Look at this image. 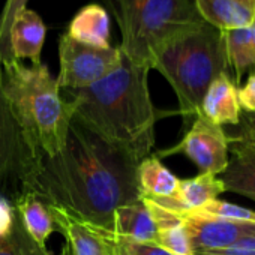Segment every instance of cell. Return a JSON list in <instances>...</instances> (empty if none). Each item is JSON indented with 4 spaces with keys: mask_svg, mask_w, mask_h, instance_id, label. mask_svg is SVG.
Here are the masks:
<instances>
[{
    "mask_svg": "<svg viewBox=\"0 0 255 255\" xmlns=\"http://www.w3.org/2000/svg\"><path fill=\"white\" fill-rule=\"evenodd\" d=\"M137 167L134 158L72 116L63 150L39 155L24 192L113 233L114 212L143 197Z\"/></svg>",
    "mask_w": 255,
    "mask_h": 255,
    "instance_id": "obj_1",
    "label": "cell"
},
{
    "mask_svg": "<svg viewBox=\"0 0 255 255\" xmlns=\"http://www.w3.org/2000/svg\"><path fill=\"white\" fill-rule=\"evenodd\" d=\"M149 71L123 56L102 80L86 89L69 90L72 116L137 162L147 158L155 144L159 117L147 86Z\"/></svg>",
    "mask_w": 255,
    "mask_h": 255,
    "instance_id": "obj_2",
    "label": "cell"
},
{
    "mask_svg": "<svg viewBox=\"0 0 255 255\" xmlns=\"http://www.w3.org/2000/svg\"><path fill=\"white\" fill-rule=\"evenodd\" d=\"M3 84L24 137L39 155L56 156L65 147L72 105L60 95L57 78L41 62L26 66L21 60L2 62Z\"/></svg>",
    "mask_w": 255,
    "mask_h": 255,
    "instance_id": "obj_3",
    "label": "cell"
},
{
    "mask_svg": "<svg viewBox=\"0 0 255 255\" xmlns=\"http://www.w3.org/2000/svg\"><path fill=\"white\" fill-rule=\"evenodd\" d=\"M150 69L159 71L173 87L179 113L183 117L197 116L207 87L228 69L222 32L203 23L162 45Z\"/></svg>",
    "mask_w": 255,
    "mask_h": 255,
    "instance_id": "obj_4",
    "label": "cell"
},
{
    "mask_svg": "<svg viewBox=\"0 0 255 255\" xmlns=\"http://www.w3.org/2000/svg\"><path fill=\"white\" fill-rule=\"evenodd\" d=\"M122 33V54L150 69L156 51L204 21L192 0H108Z\"/></svg>",
    "mask_w": 255,
    "mask_h": 255,
    "instance_id": "obj_5",
    "label": "cell"
},
{
    "mask_svg": "<svg viewBox=\"0 0 255 255\" xmlns=\"http://www.w3.org/2000/svg\"><path fill=\"white\" fill-rule=\"evenodd\" d=\"M36 161L5 92L0 62V195L15 204L24 194V182Z\"/></svg>",
    "mask_w": 255,
    "mask_h": 255,
    "instance_id": "obj_6",
    "label": "cell"
},
{
    "mask_svg": "<svg viewBox=\"0 0 255 255\" xmlns=\"http://www.w3.org/2000/svg\"><path fill=\"white\" fill-rule=\"evenodd\" d=\"M122 57L119 47L98 48L77 42L65 33L59 39V87L66 90L86 89L116 69Z\"/></svg>",
    "mask_w": 255,
    "mask_h": 255,
    "instance_id": "obj_7",
    "label": "cell"
},
{
    "mask_svg": "<svg viewBox=\"0 0 255 255\" xmlns=\"http://www.w3.org/2000/svg\"><path fill=\"white\" fill-rule=\"evenodd\" d=\"M195 117V122L185 134L183 140L177 146L162 150L159 155L183 153L201 173L215 176L222 174L230 161V135H227L222 126L210 122L203 114H197Z\"/></svg>",
    "mask_w": 255,
    "mask_h": 255,
    "instance_id": "obj_8",
    "label": "cell"
},
{
    "mask_svg": "<svg viewBox=\"0 0 255 255\" xmlns=\"http://www.w3.org/2000/svg\"><path fill=\"white\" fill-rule=\"evenodd\" d=\"M48 209L56 230L66 240L62 255H120L119 239L114 233L78 219L63 209L53 206Z\"/></svg>",
    "mask_w": 255,
    "mask_h": 255,
    "instance_id": "obj_9",
    "label": "cell"
},
{
    "mask_svg": "<svg viewBox=\"0 0 255 255\" xmlns=\"http://www.w3.org/2000/svg\"><path fill=\"white\" fill-rule=\"evenodd\" d=\"M182 216L194 255H206L227 249L242 237L255 233V224L233 222L194 213H186Z\"/></svg>",
    "mask_w": 255,
    "mask_h": 255,
    "instance_id": "obj_10",
    "label": "cell"
},
{
    "mask_svg": "<svg viewBox=\"0 0 255 255\" xmlns=\"http://www.w3.org/2000/svg\"><path fill=\"white\" fill-rule=\"evenodd\" d=\"M230 161L221 174L225 192L245 195L255 201V143L242 137H230Z\"/></svg>",
    "mask_w": 255,
    "mask_h": 255,
    "instance_id": "obj_11",
    "label": "cell"
},
{
    "mask_svg": "<svg viewBox=\"0 0 255 255\" xmlns=\"http://www.w3.org/2000/svg\"><path fill=\"white\" fill-rule=\"evenodd\" d=\"M225 192V186L215 174L200 173L192 179L180 180L179 189L174 197L168 198H150L161 207L179 215H186L204 206L206 203L216 200Z\"/></svg>",
    "mask_w": 255,
    "mask_h": 255,
    "instance_id": "obj_12",
    "label": "cell"
},
{
    "mask_svg": "<svg viewBox=\"0 0 255 255\" xmlns=\"http://www.w3.org/2000/svg\"><path fill=\"white\" fill-rule=\"evenodd\" d=\"M242 108L237 98V86L230 78L228 72L218 75L207 87L200 113L210 122L222 125H240Z\"/></svg>",
    "mask_w": 255,
    "mask_h": 255,
    "instance_id": "obj_13",
    "label": "cell"
},
{
    "mask_svg": "<svg viewBox=\"0 0 255 255\" xmlns=\"http://www.w3.org/2000/svg\"><path fill=\"white\" fill-rule=\"evenodd\" d=\"M47 35L42 18L32 9H24L11 29V56L17 60H30L32 65L41 63V53Z\"/></svg>",
    "mask_w": 255,
    "mask_h": 255,
    "instance_id": "obj_14",
    "label": "cell"
},
{
    "mask_svg": "<svg viewBox=\"0 0 255 255\" xmlns=\"http://www.w3.org/2000/svg\"><path fill=\"white\" fill-rule=\"evenodd\" d=\"M204 23L228 32L255 23V6L243 0H194Z\"/></svg>",
    "mask_w": 255,
    "mask_h": 255,
    "instance_id": "obj_15",
    "label": "cell"
},
{
    "mask_svg": "<svg viewBox=\"0 0 255 255\" xmlns=\"http://www.w3.org/2000/svg\"><path fill=\"white\" fill-rule=\"evenodd\" d=\"M113 233L125 240L156 243L158 228L143 197L114 212Z\"/></svg>",
    "mask_w": 255,
    "mask_h": 255,
    "instance_id": "obj_16",
    "label": "cell"
},
{
    "mask_svg": "<svg viewBox=\"0 0 255 255\" xmlns=\"http://www.w3.org/2000/svg\"><path fill=\"white\" fill-rule=\"evenodd\" d=\"M66 35L86 45L110 48L111 24L108 12L98 3H89L83 6L72 17Z\"/></svg>",
    "mask_w": 255,
    "mask_h": 255,
    "instance_id": "obj_17",
    "label": "cell"
},
{
    "mask_svg": "<svg viewBox=\"0 0 255 255\" xmlns=\"http://www.w3.org/2000/svg\"><path fill=\"white\" fill-rule=\"evenodd\" d=\"M228 68L234 71L236 86L243 74L255 71V23L246 27L222 32Z\"/></svg>",
    "mask_w": 255,
    "mask_h": 255,
    "instance_id": "obj_18",
    "label": "cell"
},
{
    "mask_svg": "<svg viewBox=\"0 0 255 255\" xmlns=\"http://www.w3.org/2000/svg\"><path fill=\"white\" fill-rule=\"evenodd\" d=\"M137 180L146 198L174 197L180 180L159 161L158 156L144 158L137 167Z\"/></svg>",
    "mask_w": 255,
    "mask_h": 255,
    "instance_id": "obj_19",
    "label": "cell"
},
{
    "mask_svg": "<svg viewBox=\"0 0 255 255\" xmlns=\"http://www.w3.org/2000/svg\"><path fill=\"white\" fill-rule=\"evenodd\" d=\"M15 209L29 236L41 246H47V239L56 231L48 206L33 194L24 192L17 201Z\"/></svg>",
    "mask_w": 255,
    "mask_h": 255,
    "instance_id": "obj_20",
    "label": "cell"
},
{
    "mask_svg": "<svg viewBox=\"0 0 255 255\" xmlns=\"http://www.w3.org/2000/svg\"><path fill=\"white\" fill-rule=\"evenodd\" d=\"M18 213V212H17ZM0 255H51L47 246L38 245L26 231L20 216L9 236L0 239Z\"/></svg>",
    "mask_w": 255,
    "mask_h": 255,
    "instance_id": "obj_21",
    "label": "cell"
},
{
    "mask_svg": "<svg viewBox=\"0 0 255 255\" xmlns=\"http://www.w3.org/2000/svg\"><path fill=\"white\" fill-rule=\"evenodd\" d=\"M194 215H203V216H212L219 218L225 221L233 222H246V224H255V210H251L248 207H242L239 204H233L225 200H212L201 206L200 209L189 212Z\"/></svg>",
    "mask_w": 255,
    "mask_h": 255,
    "instance_id": "obj_22",
    "label": "cell"
},
{
    "mask_svg": "<svg viewBox=\"0 0 255 255\" xmlns=\"http://www.w3.org/2000/svg\"><path fill=\"white\" fill-rule=\"evenodd\" d=\"M29 0H6L0 15V62L11 60V29L17 17L26 9Z\"/></svg>",
    "mask_w": 255,
    "mask_h": 255,
    "instance_id": "obj_23",
    "label": "cell"
},
{
    "mask_svg": "<svg viewBox=\"0 0 255 255\" xmlns=\"http://www.w3.org/2000/svg\"><path fill=\"white\" fill-rule=\"evenodd\" d=\"M119 251L120 255H174L156 243H140L125 239H119Z\"/></svg>",
    "mask_w": 255,
    "mask_h": 255,
    "instance_id": "obj_24",
    "label": "cell"
},
{
    "mask_svg": "<svg viewBox=\"0 0 255 255\" xmlns=\"http://www.w3.org/2000/svg\"><path fill=\"white\" fill-rule=\"evenodd\" d=\"M17 209L15 204L6 197L0 195V239H5L11 234L15 221H17Z\"/></svg>",
    "mask_w": 255,
    "mask_h": 255,
    "instance_id": "obj_25",
    "label": "cell"
},
{
    "mask_svg": "<svg viewBox=\"0 0 255 255\" xmlns=\"http://www.w3.org/2000/svg\"><path fill=\"white\" fill-rule=\"evenodd\" d=\"M237 98L240 108L246 111V114H255V71L248 77L246 83L237 89Z\"/></svg>",
    "mask_w": 255,
    "mask_h": 255,
    "instance_id": "obj_26",
    "label": "cell"
},
{
    "mask_svg": "<svg viewBox=\"0 0 255 255\" xmlns=\"http://www.w3.org/2000/svg\"><path fill=\"white\" fill-rule=\"evenodd\" d=\"M206 255H255V233L242 237L239 242H236L227 249L216 251Z\"/></svg>",
    "mask_w": 255,
    "mask_h": 255,
    "instance_id": "obj_27",
    "label": "cell"
},
{
    "mask_svg": "<svg viewBox=\"0 0 255 255\" xmlns=\"http://www.w3.org/2000/svg\"><path fill=\"white\" fill-rule=\"evenodd\" d=\"M242 123V129H240V135L254 141L255 143V114H246L245 120H240Z\"/></svg>",
    "mask_w": 255,
    "mask_h": 255,
    "instance_id": "obj_28",
    "label": "cell"
},
{
    "mask_svg": "<svg viewBox=\"0 0 255 255\" xmlns=\"http://www.w3.org/2000/svg\"><path fill=\"white\" fill-rule=\"evenodd\" d=\"M243 2H246V3H249V5H254V6H255V0H243Z\"/></svg>",
    "mask_w": 255,
    "mask_h": 255,
    "instance_id": "obj_29",
    "label": "cell"
}]
</instances>
